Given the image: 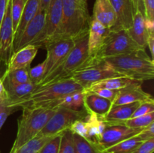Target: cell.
<instances>
[{
	"label": "cell",
	"instance_id": "cell-1",
	"mask_svg": "<svg viewBox=\"0 0 154 153\" xmlns=\"http://www.w3.org/2000/svg\"><path fill=\"white\" fill-rule=\"evenodd\" d=\"M63 15L55 40L72 39L77 40L88 34L91 20L87 2L83 0H62Z\"/></svg>",
	"mask_w": 154,
	"mask_h": 153
},
{
	"label": "cell",
	"instance_id": "cell-2",
	"mask_svg": "<svg viewBox=\"0 0 154 153\" xmlns=\"http://www.w3.org/2000/svg\"><path fill=\"white\" fill-rule=\"evenodd\" d=\"M104 61L126 77L144 82L154 77V62L141 49L131 53L109 57Z\"/></svg>",
	"mask_w": 154,
	"mask_h": 153
},
{
	"label": "cell",
	"instance_id": "cell-3",
	"mask_svg": "<svg viewBox=\"0 0 154 153\" xmlns=\"http://www.w3.org/2000/svg\"><path fill=\"white\" fill-rule=\"evenodd\" d=\"M22 109L23 113L17 121L16 138L9 153L14 152L26 142L35 137L57 110L34 106H25Z\"/></svg>",
	"mask_w": 154,
	"mask_h": 153
},
{
	"label": "cell",
	"instance_id": "cell-4",
	"mask_svg": "<svg viewBox=\"0 0 154 153\" xmlns=\"http://www.w3.org/2000/svg\"><path fill=\"white\" fill-rule=\"evenodd\" d=\"M87 34L76 40L75 46L61 64L42 79L38 84V87H42L52 82L69 78L77 69L87 62L90 57L87 44Z\"/></svg>",
	"mask_w": 154,
	"mask_h": 153
},
{
	"label": "cell",
	"instance_id": "cell-5",
	"mask_svg": "<svg viewBox=\"0 0 154 153\" xmlns=\"http://www.w3.org/2000/svg\"><path fill=\"white\" fill-rule=\"evenodd\" d=\"M84 89V88L73 79L70 77L66 78L44 86L38 87L28 98L18 104L16 107L17 110L20 108L22 109L24 106L32 104L56 100L65 97L75 92L81 91Z\"/></svg>",
	"mask_w": 154,
	"mask_h": 153
},
{
	"label": "cell",
	"instance_id": "cell-6",
	"mask_svg": "<svg viewBox=\"0 0 154 153\" xmlns=\"http://www.w3.org/2000/svg\"><path fill=\"white\" fill-rule=\"evenodd\" d=\"M124 76L116 71L104 60H93L89 57L85 63L77 69L70 78L79 83L84 88L103 80ZM126 77V76H125Z\"/></svg>",
	"mask_w": 154,
	"mask_h": 153
},
{
	"label": "cell",
	"instance_id": "cell-7",
	"mask_svg": "<svg viewBox=\"0 0 154 153\" xmlns=\"http://www.w3.org/2000/svg\"><path fill=\"white\" fill-rule=\"evenodd\" d=\"M141 49L142 48L140 47L129 36L127 30H111L102 47L90 58L93 60H104L109 57L131 53Z\"/></svg>",
	"mask_w": 154,
	"mask_h": 153
},
{
	"label": "cell",
	"instance_id": "cell-8",
	"mask_svg": "<svg viewBox=\"0 0 154 153\" xmlns=\"http://www.w3.org/2000/svg\"><path fill=\"white\" fill-rule=\"evenodd\" d=\"M63 15L62 0H51L46 12L44 28L37 38L31 44L45 49L55 40L59 32Z\"/></svg>",
	"mask_w": 154,
	"mask_h": 153
},
{
	"label": "cell",
	"instance_id": "cell-9",
	"mask_svg": "<svg viewBox=\"0 0 154 153\" xmlns=\"http://www.w3.org/2000/svg\"><path fill=\"white\" fill-rule=\"evenodd\" d=\"M87 112L85 110L75 111L66 107H59L55 110L45 127L36 136H54L69 129L74 122L84 120Z\"/></svg>",
	"mask_w": 154,
	"mask_h": 153
},
{
	"label": "cell",
	"instance_id": "cell-10",
	"mask_svg": "<svg viewBox=\"0 0 154 153\" xmlns=\"http://www.w3.org/2000/svg\"><path fill=\"white\" fill-rule=\"evenodd\" d=\"M144 128H133L123 124H108L96 143L102 151L125 140L139 134Z\"/></svg>",
	"mask_w": 154,
	"mask_h": 153
},
{
	"label": "cell",
	"instance_id": "cell-11",
	"mask_svg": "<svg viewBox=\"0 0 154 153\" xmlns=\"http://www.w3.org/2000/svg\"><path fill=\"white\" fill-rule=\"evenodd\" d=\"M75 42L76 40L72 39H62L52 42L45 48L47 50V56L43 79L61 64L75 46Z\"/></svg>",
	"mask_w": 154,
	"mask_h": 153
},
{
	"label": "cell",
	"instance_id": "cell-12",
	"mask_svg": "<svg viewBox=\"0 0 154 153\" xmlns=\"http://www.w3.org/2000/svg\"><path fill=\"white\" fill-rule=\"evenodd\" d=\"M13 23L11 18V0H8L5 14L0 25V62L7 65L13 49Z\"/></svg>",
	"mask_w": 154,
	"mask_h": 153
},
{
	"label": "cell",
	"instance_id": "cell-13",
	"mask_svg": "<svg viewBox=\"0 0 154 153\" xmlns=\"http://www.w3.org/2000/svg\"><path fill=\"white\" fill-rule=\"evenodd\" d=\"M47 10L39 9L37 14L32 20L27 24L24 30L23 31L17 44L14 46L12 53L17 52L18 50L24 47L29 44H31L38 36L42 32L44 28L46 17Z\"/></svg>",
	"mask_w": 154,
	"mask_h": 153
},
{
	"label": "cell",
	"instance_id": "cell-14",
	"mask_svg": "<svg viewBox=\"0 0 154 153\" xmlns=\"http://www.w3.org/2000/svg\"><path fill=\"white\" fill-rule=\"evenodd\" d=\"M114 12L115 23L111 28L113 31L128 30L133 20L135 8L132 0H110Z\"/></svg>",
	"mask_w": 154,
	"mask_h": 153
},
{
	"label": "cell",
	"instance_id": "cell-15",
	"mask_svg": "<svg viewBox=\"0 0 154 153\" xmlns=\"http://www.w3.org/2000/svg\"><path fill=\"white\" fill-rule=\"evenodd\" d=\"M141 84V82H138L119 90L117 97L113 101V105L126 104L134 102H154L153 96L142 89Z\"/></svg>",
	"mask_w": 154,
	"mask_h": 153
},
{
	"label": "cell",
	"instance_id": "cell-16",
	"mask_svg": "<svg viewBox=\"0 0 154 153\" xmlns=\"http://www.w3.org/2000/svg\"><path fill=\"white\" fill-rule=\"evenodd\" d=\"M110 32L111 28H107L99 21L91 17L87 34V44L90 56H93L99 51L106 40Z\"/></svg>",
	"mask_w": 154,
	"mask_h": 153
},
{
	"label": "cell",
	"instance_id": "cell-17",
	"mask_svg": "<svg viewBox=\"0 0 154 153\" xmlns=\"http://www.w3.org/2000/svg\"><path fill=\"white\" fill-rule=\"evenodd\" d=\"M38 49L37 46L29 44L13 52L6 65V71L20 68H30V64L37 55Z\"/></svg>",
	"mask_w": 154,
	"mask_h": 153
},
{
	"label": "cell",
	"instance_id": "cell-18",
	"mask_svg": "<svg viewBox=\"0 0 154 153\" xmlns=\"http://www.w3.org/2000/svg\"><path fill=\"white\" fill-rule=\"evenodd\" d=\"M84 92V110L87 112L94 113L100 118L105 117L112 106L113 102L86 89Z\"/></svg>",
	"mask_w": 154,
	"mask_h": 153
},
{
	"label": "cell",
	"instance_id": "cell-19",
	"mask_svg": "<svg viewBox=\"0 0 154 153\" xmlns=\"http://www.w3.org/2000/svg\"><path fill=\"white\" fill-rule=\"evenodd\" d=\"M129 36L141 48L145 50L149 32L145 26V17L139 10H135L132 24L127 30Z\"/></svg>",
	"mask_w": 154,
	"mask_h": 153
},
{
	"label": "cell",
	"instance_id": "cell-20",
	"mask_svg": "<svg viewBox=\"0 0 154 153\" xmlns=\"http://www.w3.org/2000/svg\"><path fill=\"white\" fill-rule=\"evenodd\" d=\"M92 18L111 28L115 23V12L110 0H96Z\"/></svg>",
	"mask_w": 154,
	"mask_h": 153
},
{
	"label": "cell",
	"instance_id": "cell-21",
	"mask_svg": "<svg viewBox=\"0 0 154 153\" xmlns=\"http://www.w3.org/2000/svg\"><path fill=\"white\" fill-rule=\"evenodd\" d=\"M37 87L38 86L36 84L32 83V82L5 86L8 97L6 104L13 106L17 110L16 107L17 105L28 98Z\"/></svg>",
	"mask_w": 154,
	"mask_h": 153
},
{
	"label": "cell",
	"instance_id": "cell-22",
	"mask_svg": "<svg viewBox=\"0 0 154 153\" xmlns=\"http://www.w3.org/2000/svg\"><path fill=\"white\" fill-rule=\"evenodd\" d=\"M140 104L141 102H134L126 104L112 105L107 115L101 118L106 122L107 125L118 122L124 121L132 117Z\"/></svg>",
	"mask_w": 154,
	"mask_h": 153
},
{
	"label": "cell",
	"instance_id": "cell-23",
	"mask_svg": "<svg viewBox=\"0 0 154 153\" xmlns=\"http://www.w3.org/2000/svg\"><path fill=\"white\" fill-rule=\"evenodd\" d=\"M40 2L41 0H27L26 2L20 22L17 27L16 31L14 34L13 48L17 43L23 31L27 26V24L37 14L38 11L40 9Z\"/></svg>",
	"mask_w": 154,
	"mask_h": 153
},
{
	"label": "cell",
	"instance_id": "cell-24",
	"mask_svg": "<svg viewBox=\"0 0 154 153\" xmlns=\"http://www.w3.org/2000/svg\"><path fill=\"white\" fill-rule=\"evenodd\" d=\"M138 82H140V81L135 80H132L129 77H125V76L112 77L96 82L90 86L89 88H105L112 90H120Z\"/></svg>",
	"mask_w": 154,
	"mask_h": 153
},
{
	"label": "cell",
	"instance_id": "cell-25",
	"mask_svg": "<svg viewBox=\"0 0 154 153\" xmlns=\"http://www.w3.org/2000/svg\"><path fill=\"white\" fill-rule=\"evenodd\" d=\"M144 142L138 134L102 150L101 153H131Z\"/></svg>",
	"mask_w": 154,
	"mask_h": 153
},
{
	"label": "cell",
	"instance_id": "cell-26",
	"mask_svg": "<svg viewBox=\"0 0 154 153\" xmlns=\"http://www.w3.org/2000/svg\"><path fill=\"white\" fill-rule=\"evenodd\" d=\"M29 70V68H20L11 71H5L2 78L3 84L5 86H7L30 82Z\"/></svg>",
	"mask_w": 154,
	"mask_h": 153
},
{
	"label": "cell",
	"instance_id": "cell-27",
	"mask_svg": "<svg viewBox=\"0 0 154 153\" xmlns=\"http://www.w3.org/2000/svg\"><path fill=\"white\" fill-rule=\"evenodd\" d=\"M75 153H101L102 149L97 143L91 140L73 134Z\"/></svg>",
	"mask_w": 154,
	"mask_h": 153
},
{
	"label": "cell",
	"instance_id": "cell-28",
	"mask_svg": "<svg viewBox=\"0 0 154 153\" xmlns=\"http://www.w3.org/2000/svg\"><path fill=\"white\" fill-rule=\"evenodd\" d=\"M54 136H35L12 153H37L42 146Z\"/></svg>",
	"mask_w": 154,
	"mask_h": 153
},
{
	"label": "cell",
	"instance_id": "cell-29",
	"mask_svg": "<svg viewBox=\"0 0 154 153\" xmlns=\"http://www.w3.org/2000/svg\"><path fill=\"white\" fill-rule=\"evenodd\" d=\"M154 122V112H150L141 116L130 118L124 121L118 122L111 124H123L133 128H144Z\"/></svg>",
	"mask_w": 154,
	"mask_h": 153
},
{
	"label": "cell",
	"instance_id": "cell-30",
	"mask_svg": "<svg viewBox=\"0 0 154 153\" xmlns=\"http://www.w3.org/2000/svg\"><path fill=\"white\" fill-rule=\"evenodd\" d=\"M27 0H11V18L14 34Z\"/></svg>",
	"mask_w": 154,
	"mask_h": 153
},
{
	"label": "cell",
	"instance_id": "cell-31",
	"mask_svg": "<svg viewBox=\"0 0 154 153\" xmlns=\"http://www.w3.org/2000/svg\"><path fill=\"white\" fill-rule=\"evenodd\" d=\"M59 153H75L73 134L69 129L63 131L62 134Z\"/></svg>",
	"mask_w": 154,
	"mask_h": 153
},
{
	"label": "cell",
	"instance_id": "cell-32",
	"mask_svg": "<svg viewBox=\"0 0 154 153\" xmlns=\"http://www.w3.org/2000/svg\"><path fill=\"white\" fill-rule=\"evenodd\" d=\"M62 134H56L48 140L38 151V153H59L61 142Z\"/></svg>",
	"mask_w": 154,
	"mask_h": 153
},
{
	"label": "cell",
	"instance_id": "cell-33",
	"mask_svg": "<svg viewBox=\"0 0 154 153\" xmlns=\"http://www.w3.org/2000/svg\"><path fill=\"white\" fill-rule=\"evenodd\" d=\"M45 65H46V61L45 59L42 62L39 63L34 68H29V76L30 82L38 86V84L42 80L44 75H45Z\"/></svg>",
	"mask_w": 154,
	"mask_h": 153
},
{
	"label": "cell",
	"instance_id": "cell-34",
	"mask_svg": "<svg viewBox=\"0 0 154 153\" xmlns=\"http://www.w3.org/2000/svg\"><path fill=\"white\" fill-rule=\"evenodd\" d=\"M69 130L72 134H76L83 137L88 139V127L84 120H77L74 122Z\"/></svg>",
	"mask_w": 154,
	"mask_h": 153
},
{
	"label": "cell",
	"instance_id": "cell-35",
	"mask_svg": "<svg viewBox=\"0 0 154 153\" xmlns=\"http://www.w3.org/2000/svg\"><path fill=\"white\" fill-rule=\"evenodd\" d=\"M84 89L98 94L99 96L104 98L108 99V100H111L112 102L114 101L115 98L117 97L119 92V90H112L105 88H84Z\"/></svg>",
	"mask_w": 154,
	"mask_h": 153
},
{
	"label": "cell",
	"instance_id": "cell-36",
	"mask_svg": "<svg viewBox=\"0 0 154 153\" xmlns=\"http://www.w3.org/2000/svg\"><path fill=\"white\" fill-rule=\"evenodd\" d=\"M152 112H154V102H143L140 104L131 118L141 116H144Z\"/></svg>",
	"mask_w": 154,
	"mask_h": 153
},
{
	"label": "cell",
	"instance_id": "cell-37",
	"mask_svg": "<svg viewBox=\"0 0 154 153\" xmlns=\"http://www.w3.org/2000/svg\"><path fill=\"white\" fill-rule=\"evenodd\" d=\"M15 110H17V109L13 106H9L6 104H0V130L4 125L8 117Z\"/></svg>",
	"mask_w": 154,
	"mask_h": 153
},
{
	"label": "cell",
	"instance_id": "cell-38",
	"mask_svg": "<svg viewBox=\"0 0 154 153\" xmlns=\"http://www.w3.org/2000/svg\"><path fill=\"white\" fill-rule=\"evenodd\" d=\"M154 151V139L144 141L131 153H153Z\"/></svg>",
	"mask_w": 154,
	"mask_h": 153
},
{
	"label": "cell",
	"instance_id": "cell-39",
	"mask_svg": "<svg viewBox=\"0 0 154 153\" xmlns=\"http://www.w3.org/2000/svg\"><path fill=\"white\" fill-rule=\"evenodd\" d=\"M145 19L154 21V0H143Z\"/></svg>",
	"mask_w": 154,
	"mask_h": 153
},
{
	"label": "cell",
	"instance_id": "cell-40",
	"mask_svg": "<svg viewBox=\"0 0 154 153\" xmlns=\"http://www.w3.org/2000/svg\"><path fill=\"white\" fill-rule=\"evenodd\" d=\"M139 136H141L143 141L154 139V122L144 128L142 131L139 134Z\"/></svg>",
	"mask_w": 154,
	"mask_h": 153
},
{
	"label": "cell",
	"instance_id": "cell-41",
	"mask_svg": "<svg viewBox=\"0 0 154 153\" xmlns=\"http://www.w3.org/2000/svg\"><path fill=\"white\" fill-rule=\"evenodd\" d=\"M8 93L3 84L2 78H0V104H6L8 101Z\"/></svg>",
	"mask_w": 154,
	"mask_h": 153
},
{
	"label": "cell",
	"instance_id": "cell-42",
	"mask_svg": "<svg viewBox=\"0 0 154 153\" xmlns=\"http://www.w3.org/2000/svg\"><path fill=\"white\" fill-rule=\"evenodd\" d=\"M147 46H148V49L151 54V58L153 60L154 56V34L153 32H150L149 34L148 38L147 41Z\"/></svg>",
	"mask_w": 154,
	"mask_h": 153
},
{
	"label": "cell",
	"instance_id": "cell-43",
	"mask_svg": "<svg viewBox=\"0 0 154 153\" xmlns=\"http://www.w3.org/2000/svg\"><path fill=\"white\" fill-rule=\"evenodd\" d=\"M8 0H0V25L2 23L4 15L5 14L6 8H7Z\"/></svg>",
	"mask_w": 154,
	"mask_h": 153
},
{
	"label": "cell",
	"instance_id": "cell-44",
	"mask_svg": "<svg viewBox=\"0 0 154 153\" xmlns=\"http://www.w3.org/2000/svg\"><path fill=\"white\" fill-rule=\"evenodd\" d=\"M133 4L134 8H135V10H139V11H141L144 16V7L143 0H134ZM144 17H145V16H144Z\"/></svg>",
	"mask_w": 154,
	"mask_h": 153
},
{
	"label": "cell",
	"instance_id": "cell-45",
	"mask_svg": "<svg viewBox=\"0 0 154 153\" xmlns=\"http://www.w3.org/2000/svg\"><path fill=\"white\" fill-rule=\"evenodd\" d=\"M145 26L147 31L149 32H154V21L150 20L145 19Z\"/></svg>",
	"mask_w": 154,
	"mask_h": 153
},
{
	"label": "cell",
	"instance_id": "cell-46",
	"mask_svg": "<svg viewBox=\"0 0 154 153\" xmlns=\"http://www.w3.org/2000/svg\"><path fill=\"white\" fill-rule=\"evenodd\" d=\"M51 2V0H41L40 9H42V10H48Z\"/></svg>",
	"mask_w": 154,
	"mask_h": 153
},
{
	"label": "cell",
	"instance_id": "cell-47",
	"mask_svg": "<svg viewBox=\"0 0 154 153\" xmlns=\"http://www.w3.org/2000/svg\"><path fill=\"white\" fill-rule=\"evenodd\" d=\"M83 1H85V2H87V0H83Z\"/></svg>",
	"mask_w": 154,
	"mask_h": 153
},
{
	"label": "cell",
	"instance_id": "cell-48",
	"mask_svg": "<svg viewBox=\"0 0 154 153\" xmlns=\"http://www.w3.org/2000/svg\"><path fill=\"white\" fill-rule=\"evenodd\" d=\"M132 2H133V1H134V0H132Z\"/></svg>",
	"mask_w": 154,
	"mask_h": 153
}]
</instances>
